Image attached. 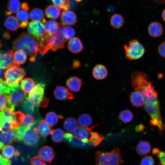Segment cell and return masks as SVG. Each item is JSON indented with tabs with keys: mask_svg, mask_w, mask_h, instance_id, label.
<instances>
[{
	"mask_svg": "<svg viewBox=\"0 0 165 165\" xmlns=\"http://www.w3.org/2000/svg\"><path fill=\"white\" fill-rule=\"evenodd\" d=\"M131 78L132 87L141 94L145 103L159 101L157 94L146 74L141 72L135 71L132 73Z\"/></svg>",
	"mask_w": 165,
	"mask_h": 165,
	"instance_id": "cell-1",
	"label": "cell"
},
{
	"mask_svg": "<svg viewBox=\"0 0 165 165\" xmlns=\"http://www.w3.org/2000/svg\"><path fill=\"white\" fill-rule=\"evenodd\" d=\"M15 107L9 104L5 109L0 112V130L2 132L15 130L21 125L23 113L20 111L14 112Z\"/></svg>",
	"mask_w": 165,
	"mask_h": 165,
	"instance_id": "cell-2",
	"label": "cell"
},
{
	"mask_svg": "<svg viewBox=\"0 0 165 165\" xmlns=\"http://www.w3.org/2000/svg\"><path fill=\"white\" fill-rule=\"evenodd\" d=\"M95 155L96 165H120L123 162L119 148L114 147L109 152L98 151Z\"/></svg>",
	"mask_w": 165,
	"mask_h": 165,
	"instance_id": "cell-3",
	"label": "cell"
},
{
	"mask_svg": "<svg viewBox=\"0 0 165 165\" xmlns=\"http://www.w3.org/2000/svg\"><path fill=\"white\" fill-rule=\"evenodd\" d=\"M45 86L39 83L36 85L30 92L28 100L34 105L40 107L46 108L49 103V100L44 96Z\"/></svg>",
	"mask_w": 165,
	"mask_h": 165,
	"instance_id": "cell-4",
	"label": "cell"
},
{
	"mask_svg": "<svg viewBox=\"0 0 165 165\" xmlns=\"http://www.w3.org/2000/svg\"><path fill=\"white\" fill-rule=\"evenodd\" d=\"M26 73L23 68L16 66L10 67L4 73L5 82L10 87H15L25 75Z\"/></svg>",
	"mask_w": 165,
	"mask_h": 165,
	"instance_id": "cell-5",
	"label": "cell"
},
{
	"mask_svg": "<svg viewBox=\"0 0 165 165\" xmlns=\"http://www.w3.org/2000/svg\"><path fill=\"white\" fill-rule=\"evenodd\" d=\"M145 108L151 118L150 123L158 127L160 133H162L165 128L161 116L159 101L154 103H145Z\"/></svg>",
	"mask_w": 165,
	"mask_h": 165,
	"instance_id": "cell-6",
	"label": "cell"
},
{
	"mask_svg": "<svg viewBox=\"0 0 165 165\" xmlns=\"http://www.w3.org/2000/svg\"><path fill=\"white\" fill-rule=\"evenodd\" d=\"M126 58L131 61L141 58L144 54L145 50L142 45L137 39L129 41L128 45H124Z\"/></svg>",
	"mask_w": 165,
	"mask_h": 165,
	"instance_id": "cell-7",
	"label": "cell"
},
{
	"mask_svg": "<svg viewBox=\"0 0 165 165\" xmlns=\"http://www.w3.org/2000/svg\"><path fill=\"white\" fill-rule=\"evenodd\" d=\"M6 97L8 103L18 106L27 99V95L21 90L19 84L15 87H10V91Z\"/></svg>",
	"mask_w": 165,
	"mask_h": 165,
	"instance_id": "cell-8",
	"label": "cell"
},
{
	"mask_svg": "<svg viewBox=\"0 0 165 165\" xmlns=\"http://www.w3.org/2000/svg\"><path fill=\"white\" fill-rule=\"evenodd\" d=\"M56 40L54 34L46 32L43 37L39 41V52L44 54L48 52L53 46Z\"/></svg>",
	"mask_w": 165,
	"mask_h": 165,
	"instance_id": "cell-9",
	"label": "cell"
},
{
	"mask_svg": "<svg viewBox=\"0 0 165 165\" xmlns=\"http://www.w3.org/2000/svg\"><path fill=\"white\" fill-rule=\"evenodd\" d=\"M28 31L29 33L38 40L41 39L46 32L43 24L38 21H31L29 23Z\"/></svg>",
	"mask_w": 165,
	"mask_h": 165,
	"instance_id": "cell-10",
	"label": "cell"
},
{
	"mask_svg": "<svg viewBox=\"0 0 165 165\" xmlns=\"http://www.w3.org/2000/svg\"><path fill=\"white\" fill-rule=\"evenodd\" d=\"M63 25L61 24L58 30L54 34L56 40L51 48L52 50L56 51L58 50L63 48L64 47L65 42L68 40L65 38L63 31Z\"/></svg>",
	"mask_w": 165,
	"mask_h": 165,
	"instance_id": "cell-11",
	"label": "cell"
},
{
	"mask_svg": "<svg viewBox=\"0 0 165 165\" xmlns=\"http://www.w3.org/2000/svg\"><path fill=\"white\" fill-rule=\"evenodd\" d=\"M53 94L55 97L60 100H72L74 98V95L67 88L63 86H57Z\"/></svg>",
	"mask_w": 165,
	"mask_h": 165,
	"instance_id": "cell-12",
	"label": "cell"
},
{
	"mask_svg": "<svg viewBox=\"0 0 165 165\" xmlns=\"http://www.w3.org/2000/svg\"><path fill=\"white\" fill-rule=\"evenodd\" d=\"M60 20L63 25L70 26L75 24L77 18L74 12L68 10H64L61 13Z\"/></svg>",
	"mask_w": 165,
	"mask_h": 165,
	"instance_id": "cell-13",
	"label": "cell"
},
{
	"mask_svg": "<svg viewBox=\"0 0 165 165\" xmlns=\"http://www.w3.org/2000/svg\"><path fill=\"white\" fill-rule=\"evenodd\" d=\"M40 158L44 161L51 163L55 155L54 151L50 146L48 145L42 147L38 152Z\"/></svg>",
	"mask_w": 165,
	"mask_h": 165,
	"instance_id": "cell-14",
	"label": "cell"
},
{
	"mask_svg": "<svg viewBox=\"0 0 165 165\" xmlns=\"http://www.w3.org/2000/svg\"><path fill=\"white\" fill-rule=\"evenodd\" d=\"M13 66H17L14 62L10 51L9 53L0 54V68L6 69Z\"/></svg>",
	"mask_w": 165,
	"mask_h": 165,
	"instance_id": "cell-15",
	"label": "cell"
},
{
	"mask_svg": "<svg viewBox=\"0 0 165 165\" xmlns=\"http://www.w3.org/2000/svg\"><path fill=\"white\" fill-rule=\"evenodd\" d=\"M90 131L87 128L78 126L73 132V135L78 140L83 143H88L89 140L88 139Z\"/></svg>",
	"mask_w": 165,
	"mask_h": 165,
	"instance_id": "cell-16",
	"label": "cell"
},
{
	"mask_svg": "<svg viewBox=\"0 0 165 165\" xmlns=\"http://www.w3.org/2000/svg\"><path fill=\"white\" fill-rule=\"evenodd\" d=\"M39 140V136L38 133L33 130H29L24 137V143L28 146H33L37 144Z\"/></svg>",
	"mask_w": 165,
	"mask_h": 165,
	"instance_id": "cell-17",
	"label": "cell"
},
{
	"mask_svg": "<svg viewBox=\"0 0 165 165\" xmlns=\"http://www.w3.org/2000/svg\"><path fill=\"white\" fill-rule=\"evenodd\" d=\"M148 29L149 35L154 38L161 36L163 34V30L162 24L157 22H153L150 24Z\"/></svg>",
	"mask_w": 165,
	"mask_h": 165,
	"instance_id": "cell-18",
	"label": "cell"
},
{
	"mask_svg": "<svg viewBox=\"0 0 165 165\" xmlns=\"http://www.w3.org/2000/svg\"><path fill=\"white\" fill-rule=\"evenodd\" d=\"M1 151L2 156L5 158L9 159L14 156H19L20 153L12 145H7L2 148Z\"/></svg>",
	"mask_w": 165,
	"mask_h": 165,
	"instance_id": "cell-19",
	"label": "cell"
},
{
	"mask_svg": "<svg viewBox=\"0 0 165 165\" xmlns=\"http://www.w3.org/2000/svg\"><path fill=\"white\" fill-rule=\"evenodd\" d=\"M68 48L69 50L74 53H78L83 49L82 43L78 37H75L69 41L68 43Z\"/></svg>",
	"mask_w": 165,
	"mask_h": 165,
	"instance_id": "cell-20",
	"label": "cell"
},
{
	"mask_svg": "<svg viewBox=\"0 0 165 165\" xmlns=\"http://www.w3.org/2000/svg\"><path fill=\"white\" fill-rule=\"evenodd\" d=\"M66 85L71 91L78 92L80 91L82 86V80L76 76H72L67 80Z\"/></svg>",
	"mask_w": 165,
	"mask_h": 165,
	"instance_id": "cell-21",
	"label": "cell"
},
{
	"mask_svg": "<svg viewBox=\"0 0 165 165\" xmlns=\"http://www.w3.org/2000/svg\"><path fill=\"white\" fill-rule=\"evenodd\" d=\"M92 74L94 77L95 79L97 80H102L107 76L108 72L105 66L98 64L94 68Z\"/></svg>",
	"mask_w": 165,
	"mask_h": 165,
	"instance_id": "cell-22",
	"label": "cell"
},
{
	"mask_svg": "<svg viewBox=\"0 0 165 165\" xmlns=\"http://www.w3.org/2000/svg\"><path fill=\"white\" fill-rule=\"evenodd\" d=\"M4 25L7 30L12 31H16L20 27L18 20L13 15L8 16L5 21Z\"/></svg>",
	"mask_w": 165,
	"mask_h": 165,
	"instance_id": "cell-23",
	"label": "cell"
},
{
	"mask_svg": "<svg viewBox=\"0 0 165 165\" xmlns=\"http://www.w3.org/2000/svg\"><path fill=\"white\" fill-rule=\"evenodd\" d=\"M13 56L14 62L17 67L24 63L27 59V55L23 51L16 50L13 51L10 50Z\"/></svg>",
	"mask_w": 165,
	"mask_h": 165,
	"instance_id": "cell-24",
	"label": "cell"
},
{
	"mask_svg": "<svg viewBox=\"0 0 165 165\" xmlns=\"http://www.w3.org/2000/svg\"><path fill=\"white\" fill-rule=\"evenodd\" d=\"M36 127L37 131L41 136L46 137L51 134L52 130V127L43 120L40 122Z\"/></svg>",
	"mask_w": 165,
	"mask_h": 165,
	"instance_id": "cell-25",
	"label": "cell"
},
{
	"mask_svg": "<svg viewBox=\"0 0 165 165\" xmlns=\"http://www.w3.org/2000/svg\"><path fill=\"white\" fill-rule=\"evenodd\" d=\"M151 146L150 143L146 141H141L138 144L136 150L138 154L141 156L148 154L151 151Z\"/></svg>",
	"mask_w": 165,
	"mask_h": 165,
	"instance_id": "cell-26",
	"label": "cell"
},
{
	"mask_svg": "<svg viewBox=\"0 0 165 165\" xmlns=\"http://www.w3.org/2000/svg\"><path fill=\"white\" fill-rule=\"evenodd\" d=\"M21 3L19 0H9L7 6V10L5 13L7 16L16 13L20 10Z\"/></svg>",
	"mask_w": 165,
	"mask_h": 165,
	"instance_id": "cell-27",
	"label": "cell"
},
{
	"mask_svg": "<svg viewBox=\"0 0 165 165\" xmlns=\"http://www.w3.org/2000/svg\"><path fill=\"white\" fill-rule=\"evenodd\" d=\"M31 127L20 125L16 129L13 130L15 135V140L18 142L23 141L24 136L27 132L30 130Z\"/></svg>",
	"mask_w": 165,
	"mask_h": 165,
	"instance_id": "cell-28",
	"label": "cell"
},
{
	"mask_svg": "<svg viewBox=\"0 0 165 165\" xmlns=\"http://www.w3.org/2000/svg\"><path fill=\"white\" fill-rule=\"evenodd\" d=\"M30 17L31 20L34 21L40 22L43 24L46 22L43 11L38 8H34L31 11Z\"/></svg>",
	"mask_w": 165,
	"mask_h": 165,
	"instance_id": "cell-29",
	"label": "cell"
},
{
	"mask_svg": "<svg viewBox=\"0 0 165 165\" xmlns=\"http://www.w3.org/2000/svg\"><path fill=\"white\" fill-rule=\"evenodd\" d=\"M60 9L54 5H50L46 9L45 14L48 18L56 20L60 15Z\"/></svg>",
	"mask_w": 165,
	"mask_h": 165,
	"instance_id": "cell-30",
	"label": "cell"
},
{
	"mask_svg": "<svg viewBox=\"0 0 165 165\" xmlns=\"http://www.w3.org/2000/svg\"><path fill=\"white\" fill-rule=\"evenodd\" d=\"M130 100L132 105L136 107H141L144 104V99L138 91L132 92L130 95Z\"/></svg>",
	"mask_w": 165,
	"mask_h": 165,
	"instance_id": "cell-31",
	"label": "cell"
},
{
	"mask_svg": "<svg viewBox=\"0 0 165 165\" xmlns=\"http://www.w3.org/2000/svg\"><path fill=\"white\" fill-rule=\"evenodd\" d=\"M21 90L26 94L29 93L35 86L33 80L30 78H25L22 80L20 83Z\"/></svg>",
	"mask_w": 165,
	"mask_h": 165,
	"instance_id": "cell-32",
	"label": "cell"
},
{
	"mask_svg": "<svg viewBox=\"0 0 165 165\" xmlns=\"http://www.w3.org/2000/svg\"><path fill=\"white\" fill-rule=\"evenodd\" d=\"M78 123L75 118L69 117L64 121L63 127L65 130L69 133H73L78 127Z\"/></svg>",
	"mask_w": 165,
	"mask_h": 165,
	"instance_id": "cell-33",
	"label": "cell"
},
{
	"mask_svg": "<svg viewBox=\"0 0 165 165\" xmlns=\"http://www.w3.org/2000/svg\"><path fill=\"white\" fill-rule=\"evenodd\" d=\"M0 140L6 144L12 143L15 140V135L12 130L2 132L0 136Z\"/></svg>",
	"mask_w": 165,
	"mask_h": 165,
	"instance_id": "cell-34",
	"label": "cell"
},
{
	"mask_svg": "<svg viewBox=\"0 0 165 165\" xmlns=\"http://www.w3.org/2000/svg\"><path fill=\"white\" fill-rule=\"evenodd\" d=\"M62 119L63 117L58 116L55 113L50 112L46 115L45 120L52 127L57 124L59 119Z\"/></svg>",
	"mask_w": 165,
	"mask_h": 165,
	"instance_id": "cell-35",
	"label": "cell"
},
{
	"mask_svg": "<svg viewBox=\"0 0 165 165\" xmlns=\"http://www.w3.org/2000/svg\"><path fill=\"white\" fill-rule=\"evenodd\" d=\"M46 32L48 33L54 34L58 30L61 24L53 20H50L44 24Z\"/></svg>",
	"mask_w": 165,
	"mask_h": 165,
	"instance_id": "cell-36",
	"label": "cell"
},
{
	"mask_svg": "<svg viewBox=\"0 0 165 165\" xmlns=\"http://www.w3.org/2000/svg\"><path fill=\"white\" fill-rule=\"evenodd\" d=\"M111 26L116 29H119L123 25L124 19L123 16L120 14L116 13L111 17L110 20Z\"/></svg>",
	"mask_w": 165,
	"mask_h": 165,
	"instance_id": "cell-37",
	"label": "cell"
},
{
	"mask_svg": "<svg viewBox=\"0 0 165 165\" xmlns=\"http://www.w3.org/2000/svg\"><path fill=\"white\" fill-rule=\"evenodd\" d=\"M52 141L54 143H59L63 141L64 134V130L61 128L52 130L51 134Z\"/></svg>",
	"mask_w": 165,
	"mask_h": 165,
	"instance_id": "cell-38",
	"label": "cell"
},
{
	"mask_svg": "<svg viewBox=\"0 0 165 165\" xmlns=\"http://www.w3.org/2000/svg\"><path fill=\"white\" fill-rule=\"evenodd\" d=\"M78 122L81 126L87 128L89 127L92 125V120L91 117L89 115L82 114L79 117Z\"/></svg>",
	"mask_w": 165,
	"mask_h": 165,
	"instance_id": "cell-39",
	"label": "cell"
},
{
	"mask_svg": "<svg viewBox=\"0 0 165 165\" xmlns=\"http://www.w3.org/2000/svg\"><path fill=\"white\" fill-rule=\"evenodd\" d=\"M119 119L123 123H127L133 119V115L132 112L129 110L122 111L119 116Z\"/></svg>",
	"mask_w": 165,
	"mask_h": 165,
	"instance_id": "cell-40",
	"label": "cell"
},
{
	"mask_svg": "<svg viewBox=\"0 0 165 165\" xmlns=\"http://www.w3.org/2000/svg\"><path fill=\"white\" fill-rule=\"evenodd\" d=\"M16 16L19 22V24L29 22L30 15L27 11L22 9L20 10L16 13Z\"/></svg>",
	"mask_w": 165,
	"mask_h": 165,
	"instance_id": "cell-41",
	"label": "cell"
},
{
	"mask_svg": "<svg viewBox=\"0 0 165 165\" xmlns=\"http://www.w3.org/2000/svg\"><path fill=\"white\" fill-rule=\"evenodd\" d=\"M53 3L61 9L68 10L71 0H51Z\"/></svg>",
	"mask_w": 165,
	"mask_h": 165,
	"instance_id": "cell-42",
	"label": "cell"
},
{
	"mask_svg": "<svg viewBox=\"0 0 165 165\" xmlns=\"http://www.w3.org/2000/svg\"><path fill=\"white\" fill-rule=\"evenodd\" d=\"M35 119L33 116L30 114H24L21 119V124L27 127H31L34 125Z\"/></svg>",
	"mask_w": 165,
	"mask_h": 165,
	"instance_id": "cell-43",
	"label": "cell"
},
{
	"mask_svg": "<svg viewBox=\"0 0 165 165\" xmlns=\"http://www.w3.org/2000/svg\"><path fill=\"white\" fill-rule=\"evenodd\" d=\"M90 134L91 136L90 138L89 141L95 147L99 145L103 140L105 139L104 137L99 135L97 132H91Z\"/></svg>",
	"mask_w": 165,
	"mask_h": 165,
	"instance_id": "cell-44",
	"label": "cell"
},
{
	"mask_svg": "<svg viewBox=\"0 0 165 165\" xmlns=\"http://www.w3.org/2000/svg\"><path fill=\"white\" fill-rule=\"evenodd\" d=\"M63 31L65 38L67 40L71 39L74 38L75 32L74 29L69 26H63Z\"/></svg>",
	"mask_w": 165,
	"mask_h": 165,
	"instance_id": "cell-45",
	"label": "cell"
},
{
	"mask_svg": "<svg viewBox=\"0 0 165 165\" xmlns=\"http://www.w3.org/2000/svg\"><path fill=\"white\" fill-rule=\"evenodd\" d=\"M152 152L159 159L160 164L162 165H165V152L161 151L158 148H155L152 150Z\"/></svg>",
	"mask_w": 165,
	"mask_h": 165,
	"instance_id": "cell-46",
	"label": "cell"
},
{
	"mask_svg": "<svg viewBox=\"0 0 165 165\" xmlns=\"http://www.w3.org/2000/svg\"><path fill=\"white\" fill-rule=\"evenodd\" d=\"M10 91V87L8 86L0 78V96L6 95Z\"/></svg>",
	"mask_w": 165,
	"mask_h": 165,
	"instance_id": "cell-47",
	"label": "cell"
},
{
	"mask_svg": "<svg viewBox=\"0 0 165 165\" xmlns=\"http://www.w3.org/2000/svg\"><path fill=\"white\" fill-rule=\"evenodd\" d=\"M34 105L28 100H26L22 103V108L25 112L30 113L34 110Z\"/></svg>",
	"mask_w": 165,
	"mask_h": 165,
	"instance_id": "cell-48",
	"label": "cell"
},
{
	"mask_svg": "<svg viewBox=\"0 0 165 165\" xmlns=\"http://www.w3.org/2000/svg\"><path fill=\"white\" fill-rule=\"evenodd\" d=\"M155 162L153 158L151 156H147L141 160L140 165H154Z\"/></svg>",
	"mask_w": 165,
	"mask_h": 165,
	"instance_id": "cell-49",
	"label": "cell"
},
{
	"mask_svg": "<svg viewBox=\"0 0 165 165\" xmlns=\"http://www.w3.org/2000/svg\"><path fill=\"white\" fill-rule=\"evenodd\" d=\"M30 162L32 165H46L44 161L38 156L31 157Z\"/></svg>",
	"mask_w": 165,
	"mask_h": 165,
	"instance_id": "cell-50",
	"label": "cell"
},
{
	"mask_svg": "<svg viewBox=\"0 0 165 165\" xmlns=\"http://www.w3.org/2000/svg\"><path fill=\"white\" fill-rule=\"evenodd\" d=\"M7 99L5 95L0 96V112L5 109L8 105Z\"/></svg>",
	"mask_w": 165,
	"mask_h": 165,
	"instance_id": "cell-51",
	"label": "cell"
},
{
	"mask_svg": "<svg viewBox=\"0 0 165 165\" xmlns=\"http://www.w3.org/2000/svg\"><path fill=\"white\" fill-rule=\"evenodd\" d=\"M158 51L160 55L165 58V41L162 42L159 46Z\"/></svg>",
	"mask_w": 165,
	"mask_h": 165,
	"instance_id": "cell-52",
	"label": "cell"
},
{
	"mask_svg": "<svg viewBox=\"0 0 165 165\" xmlns=\"http://www.w3.org/2000/svg\"><path fill=\"white\" fill-rule=\"evenodd\" d=\"M11 163L10 160L4 158L0 154V165H11Z\"/></svg>",
	"mask_w": 165,
	"mask_h": 165,
	"instance_id": "cell-53",
	"label": "cell"
},
{
	"mask_svg": "<svg viewBox=\"0 0 165 165\" xmlns=\"http://www.w3.org/2000/svg\"><path fill=\"white\" fill-rule=\"evenodd\" d=\"M145 127L143 124H140L135 127V130L137 132L142 131L144 130Z\"/></svg>",
	"mask_w": 165,
	"mask_h": 165,
	"instance_id": "cell-54",
	"label": "cell"
},
{
	"mask_svg": "<svg viewBox=\"0 0 165 165\" xmlns=\"http://www.w3.org/2000/svg\"><path fill=\"white\" fill-rule=\"evenodd\" d=\"M21 7L22 9L26 11L28 10L29 9V8L28 6V3L26 2L23 3L21 5Z\"/></svg>",
	"mask_w": 165,
	"mask_h": 165,
	"instance_id": "cell-55",
	"label": "cell"
},
{
	"mask_svg": "<svg viewBox=\"0 0 165 165\" xmlns=\"http://www.w3.org/2000/svg\"><path fill=\"white\" fill-rule=\"evenodd\" d=\"M115 10V7L112 5L109 6L108 8V12L111 13L113 12Z\"/></svg>",
	"mask_w": 165,
	"mask_h": 165,
	"instance_id": "cell-56",
	"label": "cell"
},
{
	"mask_svg": "<svg viewBox=\"0 0 165 165\" xmlns=\"http://www.w3.org/2000/svg\"><path fill=\"white\" fill-rule=\"evenodd\" d=\"M162 16L163 20L165 22V9L163 10L162 12Z\"/></svg>",
	"mask_w": 165,
	"mask_h": 165,
	"instance_id": "cell-57",
	"label": "cell"
},
{
	"mask_svg": "<svg viewBox=\"0 0 165 165\" xmlns=\"http://www.w3.org/2000/svg\"><path fill=\"white\" fill-rule=\"evenodd\" d=\"M4 146V144L2 142V141L0 140V150Z\"/></svg>",
	"mask_w": 165,
	"mask_h": 165,
	"instance_id": "cell-58",
	"label": "cell"
},
{
	"mask_svg": "<svg viewBox=\"0 0 165 165\" xmlns=\"http://www.w3.org/2000/svg\"><path fill=\"white\" fill-rule=\"evenodd\" d=\"M3 74V72L2 69L0 68V78L1 77Z\"/></svg>",
	"mask_w": 165,
	"mask_h": 165,
	"instance_id": "cell-59",
	"label": "cell"
},
{
	"mask_svg": "<svg viewBox=\"0 0 165 165\" xmlns=\"http://www.w3.org/2000/svg\"><path fill=\"white\" fill-rule=\"evenodd\" d=\"M2 46V43L1 41L0 40V48Z\"/></svg>",
	"mask_w": 165,
	"mask_h": 165,
	"instance_id": "cell-60",
	"label": "cell"
},
{
	"mask_svg": "<svg viewBox=\"0 0 165 165\" xmlns=\"http://www.w3.org/2000/svg\"><path fill=\"white\" fill-rule=\"evenodd\" d=\"M75 0L78 2H80L82 1V0Z\"/></svg>",
	"mask_w": 165,
	"mask_h": 165,
	"instance_id": "cell-61",
	"label": "cell"
},
{
	"mask_svg": "<svg viewBox=\"0 0 165 165\" xmlns=\"http://www.w3.org/2000/svg\"><path fill=\"white\" fill-rule=\"evenodd\" d=\"M2 132V131L0 130V135H1V134Z\"/></svg>",
	"mask_w": 165,
	"mask_h": 165,
	"instance_id": "cell-62",
	"label": "cell"
},
{
	"mask_svg": "<svg viewBox=\"0 0 165 165\" xmlns=\"http://www.w3.org/2000/svg\"><path fill=\"white\" fill-rule=\"evenodd\" d=\"M159 165H162L161 164H160V163L159 164Z\"/></svg>",
	"mask_w": 165,
	"mask_h": 165,
	"instance_id": "cell-63",
	"label": "cell"
}]
</instances>
